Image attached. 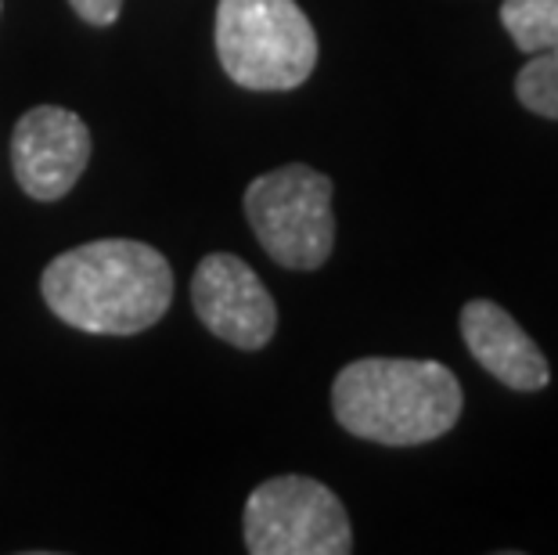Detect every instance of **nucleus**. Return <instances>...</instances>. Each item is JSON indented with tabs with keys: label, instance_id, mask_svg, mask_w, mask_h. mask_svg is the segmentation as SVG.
Wrapping results in <instances>:
<instances>
[{
	"label": "nucleus",
	"instance_id": "1",
	"mask_svg": "<svg viewBox=\"0 0 558 555\" xmlns=\"http://www.w3.org/2000/svg\"><path fill=\"white\" fill-rule=\"evenodd\" d=\"M40 289L54 317L80 333L137 336L170 311L173 267L145 242L98 239L54 256Z\"/></svg>",
	"mask_w": 558,
	"mask_h": 555
},
{
	"label": "nucleus",
	"instance_id": "2",
	"mask_svg": "<svg viewBox=\"0 0 558 555\" xmlns=\"http://www.w3.org/2000/svg\"><path fill=\"white\" fill-rule=\"evenodd\" d=\"M461 386L439 361L361 358L350 361L331 386L339 426L361 441L386 447H418L458 426Z\"/></svg>",
	"mask_w": 558,
	"mask_h": 555
},
{
	"label": "nucleus",
	"instance_id": "3",
	"mask_svg": "<svg viewBox=\"0 0 558 555\" xmlns=\"http://www.w3.org/2000/svg\"><path fill=\"white\" fill-rule=\"evenodd\" d=\"M217 55L245 91H295L317 65V33L295 0H220Z\"/></svg>",
	"mask_w": 558,
	"mask_h": 555
},
{
	"label": "nucleus",
	"instance_id": "4",
	"mask_svg": "<svg viewBox=\"0 0 558 555\" xmlns=\"http://www.w3.org/2000/svg\"><path fill=\"white\" fill-rule=\"evenodd\" d=\"M245 217L275 264L289 270H317L336 245L331 177L303 162H289L256 177L245 192Z\"/></svg>",
	"mask_w": 558,
	"mask_h": 555
},
{
	"label": "nucleus",
	"instance_id": "5",
	"mask_svg": "<svg viewBox=\"0 0 558 555\" xmlns=\"http://www.w3.org/2000/svg\"><path fill=\"white\" fill-rule=\"evenodd\" d=\"M245 548L253 555H347L350 516L325 483L275 476L245 502Z\"/></svg>",
	"mask_w": 558,
	"mask_h": 555
},
{
	"label": "nucleus",
	"instance_id": "6",
	"mask_svg": "<svg viewBox=\"0 0 558 555\" xmlns=\"http://www.w3.org/2000/svg\"><path fill=\"white\" fill-rule=\"evenodd\" d=\"M192 303L213 336L239 350H264L275 339L278 306L259 275L234 253H209L195 267Z\"/></svg>",
	"mask_w": 558,
	"mask_h": 555
},
{
	"label": "nucleus",
	"instance_id": "7",
	"mask_svg": "<svg viewBox=\"0 0 558 555\" xmlns=\"http://www.w3.org/2000/svg\"><path fill=\"white\" fill-rule=\"evenodd\" d=\"M90 162V130L76 112L37 105L11 134V170L26 195L58 203L73 192Z\"/></svg>",
	"mask_w": 558,
	"mask_h": 555
},
{
	"label": "nucleus",
	"instance_id": "8",
	"mask_svg": "<svg viewBox=\"0 0 558 555\" xmlns=\"http://www.w3.org/2000/svg\"><path fill=\"white\" fill-rule=\"evenodd\" d=\"M461 336H465V347L480 361V369H486L508 389L537 394V389L548 386V358L522 333L515 317L494 300H469L461 306Z\"/></svg>",
	"mask_w": 558,
	"mask_h": 555
},
{
	"label": "nucleus",
	"instance_id": "9",
	"mask_svg": "<svg viewBox=\"0 0 558 555\" xmlns=\"http://www.w3.org/2000/svg\"><path fill=\"white\" fill-rule=\"evenodd\" d=\"M501 26L519 51H558V0H505Z\"/></svg>",
	"mask_w": 558,
	"mask_h": 555
},
{
	"label": "nucleus",
	"instance_id": "10",
	"mask_svg": "<svg viewBox=\"0 0 558 555\" xmlns=\"http://www.w3.org/2000/svg\"><path fill=\"white\" fill-rule=\"evenodd\" d=\"M515 98L522 101V109L537 112L544 120H558V51L530 55V62L515 76Z\"/></svg>",
	"mask_w": 558,
	"mask_h": 555
},
{
	"label": "nucleus",
	"instance_id": "11",
	"mask_svg": "<svg viewBox=\"0 0 558 555\" xmlns=\"http://www.w3.org/2000/svg\"><path fill=\"white\" fill-rule=\"evenodd\" d=\"M73 11L90 26H112L123 11V0H69Z\"/></svg>",
	"mask_w": 558,
	"mask_h": 555
},
{
	"label": "nucleus",
	"instance_id": "12",
	"mask_svg": "<svg viewBox=\"0 0 558 555\" xmlns=\"http://www.w3.org/2000/svg\"><path fill=\"white\" fill-rule=\"evenodd\" d=\"M0 4H4V0H0Z\"/></svg>",
	"mask_w": 558,
	"mask_h": 555
}]
</instances>
